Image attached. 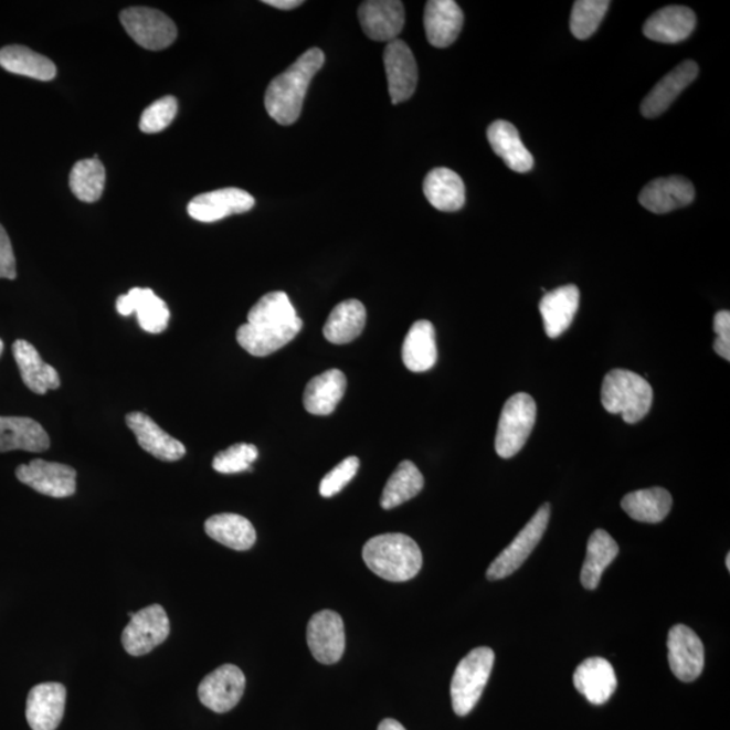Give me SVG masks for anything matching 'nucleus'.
<instances>
[{
  "mask_svg": "<svg viewBox=\"0 0 730 730\" xmlns=\"http://www.w3.org/2000/svg\"><path fill=\"white\" fill-rule=\"evenodd\" d=\"M304 327L288 295L274 292L257 301L248 322L237 330V341L246 352L265 358L292 342Z\"/></svg>",
  "mask_w": 730,
  "mask_h": 730,
  "instance_id": "1",
  "label": "nucleus"
},
{
  "mask_svg": "<svg viewBox=\"0 0 730 730\" xmlns=\"http://www.w3.org/2000/svg\"><path fill=\"white\" fill-rule=\"evenodd\" d=\"M324 64V52L318 47H311L283 74L276 76L269 83L264 98L265 110L269 117L283 126L297 123L307 88Z\"/></svg>",
  "mask_w": 730,
  "mask_h": 730,
  "instance_id": "2",
  "label": "nucleus"
},
{
  "mask_svg": "<svg viewBox=\"0 0 730 730\" xmlns=\"http://www.w3.org/2000/svg\"><path fill=\"white\" fill-rule=\"evenodd\" d=\"M363 559L373 574L398 583L417 576L424 560L417 542L402 533L372 537L366 542Z\"/></svg>",
  "mask_w": 730,
  "mask_h": 730,
  "instance_id": "3",
  "label": "nucleus"
},
{
  "mask_svg": "<svg viewBox=\"0 0 730 730\" xmlns=\"http://www.w3.org/2000/svg\"><path fill=\"white\" fill-rule=\"evenodd\" d=\"M601 401L606 412L621 414L627 424H636L649 413L654 391L637 373L613 370L603 379Z\"/></svg>",
  "mask_w": 730,
  "mask_h": 730,
  "instance_id": "4",
  "label": "nucleus"
},
{
  "mask_svg": "<svg viewBox=\"0 0 730 730\" xmlns=\"http://www.w3.org/2000/svg\"><path fill=\"white\" fill-rule=\"evenodd\" d=\"M496 662V654L488 647H479L470 650L463 657L451 684L452 706L455 713L464 717L470 713L478 705L483 691Z\"/></svg>",
  "mask_w": 730,
  "mask_h": 730,
  "instance_id": "5",
  "label": "nucleus"
},
{
  "mask_svg": "<svg viewBox=\"0 0 730 730\" xmlns=\"http://www.w3.org/2000/svg\"><path fill=\"white\" fill-rule=\"evenodd\" d=\"M536 415V402L525 392H518L506 401L496 436L498 456L510 458L523 448L533 431Z\"/></svg>",
  "mask_w": 730,
  "mask_h": 730,
  "instance_id": "6",
  "label": "nucleus"
},
{
  "mask_svg": "<svg viewBox=\"0 0 730 730\" xmlns=\"http://www.w3.org/2000/svg\"><path fill=\"white\" fill-rule=\"evenodd\" d=\"M119 20L133 41L148 51L167 50L178 38L177 25L159 10L130 8L120 13Z\"/></svg>",
  "mask_w": 730,
  "mask_h": 730,
  "instance_id": "7",
  "label": "nucleus"
},
{
  "mask_svg": "<svg viewBox=\"0 0 730 730\" xmlns=\"http://www.w3.org/2000/svg\"><path fill=\"white\" fill-rule=\"evenodd\" d=\"M549 518H551V505H542L532 517V520L525 525L521 532L511 541V544L506 547L502 553L488 567V581H499V579L509 576L520 569L544 536Z\"/></svg>",
  "mask_w": 730,
  "mask_h": 730,
  "instance_id": "8",
  "label": "nucleus"
},
{
  "mask_svg": "<svg viewBox=\"0 0 730 730\" xmlns=\"http://www.w3.org/2000/svg\"><path fill=\"white\" fill-rule=\"evenodd\" d=\"M170 620L160 605H150L133 614L123 632V645L131 656H142L159 647L170 636Z\"/></svg>",
  "mask_w": 730,
  "mask_h": 730,
  "instance_id": "9",
  "label": "nucleus"
},
{
  "mask_svg": "<svg viewBox=\"0 0 730 730\" xmlns=\"http://www.w3.org/2000/svg\"><path fill=\"white\" fill-rule=\"evenodd\" d=\"M18 480L42 496L68 498L76 493V470L62 463L35 461L22 464L15 470Z\"/></svg>",
  "mask_w": 730,
  "mask_h": 730,
  "instance_id": "10",
  "label": "nucleus"
},
{
  "mask_svg": "<svg viewBox=\"0 0 730 730\" xmlns=\"http://www.w3.org/2000/svg\"><path fill=\"white\" fill-rule=\"evenodd\" d=\"M245 685V675L237 666H221L199 685V701L215 713H228L243 698Z\"/></svg>",
  "mask_w": 730,
  "mask_h": 730,
  "instance_id": "11",
  "label": "nucleus"
},
{
  "mask_svg": "<svg viewBox=\"0 0 730 730\" xmlns=\"http://www.w3.org/2000/svg\"><path fill=\"white\" fill-rule=\"evenodd\" d=\"M310 653L322 665H335L346 653V627L341 615L322 611L313 615L307 625Z\"/></svg>",
  "mask_w": 730,
  "mask_h": 730,
  "instance_id": "12",
  "label": "nucleus"
},
{
  "mask_svg": "<svg viewBox=\"0 0 730 730\" xmlns=\"http://www.w3.org/2000/svg\"><path fill=\"white\" fill-rule=\"evenodd\" d=\"M384 68L392 104L412 98L417 88L419 66L406 42L394 40L384 50Z\"/></svg>",
  "mask_w": 730,
  "mask_h": 730,
  "instance_id": "13",
  "label": "nucleus"
},
{
  "mask_svg": "<svg viewBox=\"0 0 730 730\" xmlns=\"http://www.w3.org/2000/svg\"><path fill=\"white\" fill-rule=\"evenodd\" d=\"M669 668L681 681L699 678L705 667V648L697 633L686 625H675L668 633Z\"/></svg>",
  "mask_w": 730,
  "mask_h": 730,
  "instance_id": "14",
  "label": "nucleus"
},
{
  "mask_svg": "<svg viewBox=\"0 0 730 730\" xmlns=\"http://www.w3.org/2000/svg\"><path fill=\"white\" fill-rule=\"evenodd\" d=\"M255 207V198L250 192L235 187L221 189L198 195L190 201L187 211L191 219L199 222H216L226 216L243 214Z\"/></svg>",
  "mask_w": 730,
  "mask_h": 730,
  "instance_id": "15",
  "label": "nucleus"
},
{
  "mask_svg": "<svg viewBox=\"0 0 730 730\" xmlns=\"http://www.w3.org/2000/svg\"><path fill=\"white\" fill-rule=\"evenodd\" d=\"M116 307L124 317L136 313L138 325L148 334H162L170 324V309L150 288H131L128 294L118 297Z\"/></svg>",
  "mask_w": 730,
  "mask_h": 730,
  "instance_id": "16",
  "label": "nucleus"
},
{
  "mask_svg": "<svg viewBox=\"0 0 730 730\" xmlns=\"http://www.w3.org/2000/svg\"><path fill=\"white\" fill-rule=\"evenodd\" d=\"M359 20L368 39L379 42L396 40L404 27V8L398 0H368L359 8Z\"/></svg>",
  "mask_w": 730,
  "mask_h": 730,
  "instance_id": "17",
  "label": "nucleus"
},
{
  "mask_svg": "<svg viewBox=\"0 0 730 730\" xmlns=\"http://www.w3.org/2000/svg\"><path fill=\"white\" fill-rule=\"evenodd\" d=\"M66 689L62 684H41L30 690L27 720L33 730H56L65 711Z\"/></svg>",
  "mask_w": 730,
  "mask_h": 730,
  "instance_id": "18",
  "label": "nucleus"
},
{
  "mask_svg": "<svg viewBox=\"0 0 730 730\" xmlns=\"http://www.w3.org/2000/svg\"><path fill=\"white\" fill-rule=\"evenodd\" d=\"M696 197L690 180L681 177L659 178L644 187L638 197L642 207L655 214H667L689 207Z\"/></svg>",
  "mask_w": 730,
  "mask_h": 730,
  "instance_id": "19",
  "label": "nucleus"
},
{
  "mask_svg": "<svg viewBox=\"0 0 730 730\" xmlns=\"http://www.w3.org/2000/svg\"><path fill=\"white\" fill-rule=\"evenodd\" d=\"M126 425L135 433L138 445L162 462H178L186 455V446L162 431L149 415L135 412L126 415Z\"/></svg>",
  "mask_w": 730,
  "mask_h": 730,
  "instance_id": "20",
  "label": "nucleus"
},
{
  "mask_svg": "<svg viewBox=\"0 0 730 730\" xmlns=\"http://www.w3.org/2000/svg\"><path fill=\"white\" fill-rule=\"evenodd\" d=\"M699 68L696 62L687 60L662 78L642 104V114L645 118L662 116L686 87L696 81Z\"/></svg>",
  "mask_w": 730,
  "mask_h": 730,
  "instance_id": "21",
  "label": "nucleus"
},
{
  "mask_svg": "<svg viewBox=\"0 0 730 730\" xmlns=\"http://www.w3.org/2000/svg\"><path fill=\"white\" fill-rule=\"evenodd\" d=\"M697 18L694 11L685 6H668L656 11L645 22V38L663 44H678L690 38L696 29Z\"/></svg>",
  "mask_w": 730,
  "mask_h": 730,
  "instance_id": "22",
  "label": "nucleus"
},
{
  "mask_svg": "<svg viewBox=\"0 0 730 730\" xmlns=\"http://www.w3.org/2000/svg\"><path fill=\"white\" fill-rule=\"evenodd\" d=\"M463 23V11L454 0H431L426 3L424 25L431 45L448 47L454 44Z\"/></svg>",
  "mask_w": 730,
  "mask_h": 730,
  "instance_id": "23",
  "label": "nucleus"
},
{
  "mask_svg": "<svg viewBox=\"0 0 730 730\" xmlns=\"http://www.w3.org/2000/svg\"><path fill=\"white\" fill-rule=\"evenodd\" d=\"M617 685L611 662L603 657H590L575 669L574 686L590 703H606L617 689Z\"/></svg>",
  "mask_w": 730,
  "mask_h": 730,
  "instance_id": "24",
  "label": "nucleus"
},
{
  "mask_svg": "<svg viewBox=\"0 0 730 730\" xmlns=\"http://www.w3.org/2000/svg\"><path fill=\"white\" fill-rule=\"evenodd\" d=\"M581 293L574 285L561 286L547 293L540 301V314L549 339H558L571 327L579 309Z\"/></svg>",
  "mask_w": 730,
  "mask_h": 730,
  "instance_id": "25",
  "label": "nucleus"
},
{
  "mask_svg": "<svg viewBox=\"0 0 730 730\" xmlns=\"http://www.w3.org/2000/svg\"><path fill=\"white\" fill-rule=\"evenodd\" d=\"M13 355L23 383L34 394L44 395L47 391L57 390L62 384L59 372L42 360L32 343L17 340L13 346Z\"/></svg>",
  "mask_w": 730,
  "mask_h": 730,
  "instance_id": "26",
  "label": "nucleus"
},
{
  "mask_svg": "<svg viewBox=\"0 0 730 730\" xmlns=\"http://www.w3.org/2000/svg\"><path fill=\"white\" fill-rule=\"evenodd\" d=\"M46 431L29 417H0V454L11 451L44 452L50 449Z\"/></svg>",
  "mask_w": 730,
  "mask_h": 730,
  "instance_id": "27",
  "label": "nucleus"
},
{
  "mask_svg": "<svg viewBox=\"0 0 730 730\" xmlns=\"http://www.w3.org/2000/svg\"><path fill=\"white\" fill-rule=\"evenodd\" d=\"M488 142L510 170L525 173L535 166L533 156L525 147L520 133L508 120H496L487 129Z\"/></svg>",
  "mask_w": 730,
  "mask_h": 730,
  "instance_id": "28",
  "label": "nucleus"
},
{
  "mask_svg": "<svg viewBox=\"0 0 730 730\" xmlns=\"http://www.w3.org/2000/svg\"><path fill=\"white\" fill-rule=\"evenodd\" d=\"M402 360L408 370L417 373L430 371L436 364V329L432 322L421 319L409 329L403 341Z\"/></svg>",
  "mask_w": 730,
  "mask_h": 730,
  "instance_id": "29",
  "label": "nucleus"
},
{
  "mask_svg": "<svg viewBox=\"0 0 730 730\" xmlns=\"http://www.w3.org/2000/svg\"><path fill=\"white\" fill-rule=\"evenodd\" d=\"M347 390V378L340 370H329L313 378L306 385L304 404L313 415L335 412Z\"/></svg>",
  "mask_w": 730,
  "mask_h": 730,
  "instance_id": "30",
  "label": "nucleus"
},
{
  "mask_svg": "<svg viewBox=\"0 0 730 730\" xmlns=\"http://www.w3.org/2000/svg\"><path fill=\"white\" fill-rule=\"evenodd\" d=\"M424 194L434 209L457 211L466 203V186L449 168H434L424 180Z\"/></svg>",
  "mask_w": 730,
  "mask_h": 730,
  "instance_id": "31",
  "label": "nucleus"
},
{
  "mask_svg": "<svg viewBox=\"0 0 730 730\" xmlns=\"http://www.w3.org/2000/svg\"><path fill=\"white\" fill-rule=\"evenodd\" d=\"M204 530L211 539L234 551H248L256 542V530L250 520L232 512L210 517Z\"/></svg>",
  "mask_w": 730,
  "mask_h": 730,
  "instance_id": "32",
  "label": "nucleus"
},
{
  "mask_svg": "<svg viewBox=\"0 0 730 730\" xmlns=\"http://www.w3.org/2000/svg\"><path fill=\"white\" fill-rule=\"evenodd\" d=\"M367 322V311L358 299H348L331 310L324 327V336L329 342L348 343L361 335Z\"/></svg>",
  "mask_w": 730,
  "mask_h": 730,
  "instance_id": "33",
  "label": "nucleus"
},
{
  "mask_svg": "<svg viewBox=\"0 0 730 730\" xmlns=\"http://www.w3.org/2000/svg\"><path fill=\"white\" fill-rule=\"evenodd\" d=\"M624 511L632 520L659 523L673 509V497L666 488L653 487L626 494L621 500Z\"/></svg>",
  "mask_w": 730,
  "mask_h": 730,
  "instance_id": "34",
  "label": "nucleus"
},
{
  "mask_svg": "<svg viewBox=\"0 0 730 730\" xmlns=\"http://www.w3.org/2000/svg\"><path fill=\"white\" fill-rule=\"evenodd\" d=\"M0 66L10 74L32 77L41 82H51L57 74L56 65L51 59L22 45L2 47Z\"/></svg>",
  "mask_w": 730,
  "mask_h": 730,
  "instance_id": "35",
  "label": "nucleus"
},
{
  "mask_svg": "<svg viewBox=\"0 0 730 730\" xmlns=\"http://www.w3.org/2000/svg\"><path fill=\"white\" fill-rule=\"evenodd\" d=\"M620 547L611 535L603 529H596L590 536L588 554L582 567L581 582L584 589L599 588L603 572L618 557Z\"/></svg>",
  "mask_w": 730,
  "mask_h": 730,
  "instance_id": "36",
  "label": "nucleus"
},
{
  "mask_svg": "<svg viewBox=\"0 0 730 730\" xmlns=\"http://www.w3.org/2000/svg\"><path fill=\"white\" fill-rule=\"evenodd\" d=\"M425 479L413 462L404 461L396 467L383 488L380 505L384 510L398 508L417 497L424 488Z\"/></svg>",
  "mask_w": 730,
  "mask_h": 730,
  "instance_id": "37",
  "label": "nucleus"
},
{
  "mask_svg": "<svg viewBox=\"0 0 730 730\" xmlns=\"http://www.w3.org/2000/svg\"><path fill=\"white\" fill-rule=\"evenodd\" d=\"M106 171L98 156L77 161L70 173L71 191L78 201L94 203L104 194Z\"/></svg>",
  "mask_w": 730,
  "mask_h": 730,
  "instance_id": "38",
  "label": "nucleus"
},
{
  "mask_svg": "<svg viewBox=\"0 0 730 730\" xmlns=\"http://www.w3.org/2000/svg\"><path fill=\"white\" fill-rule=\"evenodd\" d=\"M609 6V0H578L572 8L571 33L578 40L590 39L599 30Z\"/></svg>",
  "mask_w": 730,
  "mask_h": 730,
  "instance_id": "39",
  "label": "nucleus"
},
{
  "mask_svg": "<svg viewBox=\"0 0 730 730\" xmlns=\"http://www.w3.org/2000/svg\"><path fill=\"white\" fill-rule=\"evenodd\" d=\"M258 451L253 444H234L214 457L213 468L220 474H239L252 470L257 461Z\"/></svg>",
  "mask_w": 730,
  "mask_h": 730,
  "instance_id": "40",
  "label": "nucleus"
},
{
  "mask_svg": "<svg viewBox=\"0 0 730 730\" xmlns=\"http://www.w3.org/2000/svg\"><path fill=\"white\" fill-rule=\"evenodd\" d=\"M178 99L174 96H165L145 108L140 119V130L147 135H155L166 130L178 114Z\"/></svg>",
  "mask_w": 730,
  "mask_h": 730,
  "instance_id": "41",
  "label": "nucleus"
},
{
  "mask_svg": "<svg viewBox=\"0 0 730 730\" xmlns=\"http://www.w3.org/2000/svg\"><path fill=\"white\" fill-rule=\"evenodd\" d=\"M360 467V461L358 457L351 456L343 458L340 464L330 470V473L325 476L319 485V493L325 498L335 497L336 494H339L343 487L351 482L356 474H358Z\"/></svg>",
  "mask_w": 730,
  "mask_h": 730,
  "instance_id": "42",
  "label": "nucleus"
},
{
  "mask_svg": "<svg viewBox=\"0 0 730 730\" xmlns=\"http://www.w3.org/2000/svg\"><path fill=\"white\" fill-rule=\"evenodd\" d=\"M713 329L716 331L715 351L727 361L730 360V313L718 311L715 316Z\"/></svg>",
  "mask_w": 730,
  "mask_h": 730,
  "instance_id": "43",
  "label": "nucleus"
},
{
  "mask_svg": "<svg viewBox=\"0 0 730 730\" xmlns=\"http://www.w3.org/2000/svg\"><path fill=\"white\" fill-rule=\"evenodd\" d=\"M17 277V261L13 245L8 232L0 225V279L14 281Z\"/></svg>",
  "mask_w": 730,
  "mask_h": 730,
  "instance_id": "44",
  "label": "nucleus"
},
{
  "mask_svg": "<svg viewBox=\"0 0 730 730\" xmlns=\"http://www.w3.org/2000/svg\"><path fill=\"white\" fill-rule=\"evenodd\" d=\"M264 3L271 6V8L286 11L297 9L299 6L304 4L300 0H265Z\"/></svg>",
  "mask_w": 730,
  "mask_h": 730,
  "instance_id": "45",
  "label": "nucleus"
},
{
  "mask_svg": "<svg viewBox=\"0 0 730 730\" xmlns=\"http://www.w3.org/2000/svg\"><path fill=\"white\" fill-rule=\"evenodd\" d=\"M378 730H406L401 722L392 720V718H385L382 722L379 723Z\"/></svg>",
  "mask_w": 730,
  "mask_h": 730,
  "instance_id": "46",
  "label": "nucleus"
},
{
  "mask_svg": "<svg viewBox=\"0 0 730 730\" xmlns=\"http://www.w3.org/2000/svg\"><path fill=\"white\" fill-rule=\"evenodd\" d=\"M3 348H4L3 341L0 340V356H2V353H3Z\"/></svg>",
  "mask_w": 730,
  "mask_h": 730,
  "instance_id": "47",
  "label": "nucleus"
},
{
  "mask_svg": "<svg viewBox=\"0 0 730 730\" xmlns=\"http://www.w3.org/2000/svg\"><path fill=\"white\" fill-rule=\"evenodd\" d=\"M729 561H730V554L728 553V554H727V567H728V570H730V563H729Z\"/></svg>",
  "mask_w": 730,
  "mask_h": 730,
  "instance_id": "48",
  "label": "nucleus"
}]
</instances>
